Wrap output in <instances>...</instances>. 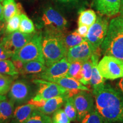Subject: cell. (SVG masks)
<instances>
[{
    "instance_id": "cell-6",
    "label": "cell",
    "mask_w": 123,
    "mask_h": 123,
    "mask_svg": "<svg viewBox=\"0 0 123 123\" xmlns=\"http://www.w3.org/2000/svg\"><path fill=\"white\" fill-rule=\"evenodd\" d=\"M108 26V19L102 15H99L97 17L94 24L89 27L86 39L91 46L93 51L100 49V46L107 35Z\"/></svg>"
},
{
    "instance_id": "cell-32",
    "label": "cell",
    "mask_w": 123,
    "mask_h": 123,
    "mask_svg": "<svg viewBox=\"0 0 123 123\" xmlns=\"http://www.w3.org/2000/svg\"><path fill=\"white\" fill-rule=\"evenodd\" d=\"M20 22H21V14H17L10 18L7 22L6 33L8 34L18 30Z\"/></svg>"
},
{
    "instance_id": "cell-14",
    "label": "cell",
    "mask_w": 123,
    "mask_h": 123,
    "mask_svg": "<svg viewBox=\"0 0 123 123\" xmlns=\"http://www.w3.org/2000/svg\"><path fill=\"white\" fill-rule=\"evenodd\" d=\"M94 3L97 10L107 17L113 16L120 12V0H94Z\"/></svg>"
},
{
    "instance_id": "cell-41",
    "label": "cell",
    "mask_w": 123,
    "mask_h": 123,
    "mask_svg": "<svg viewBox=\"0 0 123 123\" xmlns=\"http://www.w3.org/2000/svg\"><path fill=\"white\" fill-rule=\"evenodd\" d=\"M120 12L123 15V0H120Z\"/></svg>"
},
{
    "instance_id": "cell-22",
    "label": "cell",
    "mask_w": 123,
    "mask_h": 123,
    "mask_svg": "<svg viewBox=\"0 0 123 123\" xmlns=\"http://www.w3.org/2000/svg\"><path fill=\"white\" fill-rule=\"evenodd\" d=\"M63 39L67 50L71 47L78 45L86 40L85 38L80 36L76 31L70 34H64Z\"/></svg>"
},
{
    "instance_id": "cell-12",
    "label": "cell",
    "mask_w": 123,
    "mask_h": 123,
    "mask_svg": "<svg viewBox=\"0 0 123 123\" xmlns=\"http://www.w3.org/2000/svg\"><path fill=\"white\" fill-rule=\"evenodd\" d=\"M70 65V63L67 58L64 57L51 66L47 67L45 71L38 74V76L41 79L47 81L66 76Z\"/></svg>"
},
{
    "instance_id": "cell-43",
    "label": "cell",
    "mask_w": 123,
    "mask_h": 123,
    "mask_svg": "<svg viewBox=\"0 0 123 123\" xmlns=\"http://www.w3.org/2000/svg\"><path fill=\"white\" fill-rule=\"evenodd\" d=\"M4 0H0V2H1V1H3Z\"/></svg>"
},
{
    "instance_id": "cell-37",
    "label": "cell",
    "mask_w": 123,
    "mask_h": 123,
    "mask_svg": "<svg viewBox=\"0 0 123 123\" xmlns=\"http://www.w3.org/2000/svg\"><path fill=\"white\" fill-rule=\"evenodd\" d=\"M117 86L119 88V90L123 94V76L117 83Z\"/></svg>"
},
{
    "instance_id": "cell-11",
    "label": "cell",
    "mask_w": 123,
    "mask_h": 123,
    "mask_svg": "<svg viewBox=\"0 0 123 123\" xmlns=\"http://www.w3.org/2000/svg\"><path fill=\"white\" fill-rule=\"evenodd\" d=\"M72 98L77 111L76 120L78 121H81L86 115L95 109L93 97L87 91H80Z\"/></svg>"
},
{
    "instance_id": "cell-17",
    "label": "cell",
    "mask_w": 123,
    "mask_h": 123,
    "mask_svg": "<svg viewBox=\"0 0 123 123\" xmlns=\"http://www.w3.org/2000/svg\"><path fill=\"white\" fill-rule=\"evenodd\" d=\"M35 109L34 106L29 103L18 106L14 109L13 117L9 123H24Z\"/></svg>"
},
{
    "instance_id": "cell-1",
    "label": "cell",
    "mask_w": 123,
    "mask_h": 123,
    "mask_svg": "<svg viewBox=\"0 0 123 123\" xmlns=\"http://www.w3.org/2000/svg\"><path fill=\"white\" fill-rule=\"evenodd\" d=\"M95 109L105 122L123 123V94L109 84L93 89Z\"/></svg>"
},
{
    "instance_id": "cell-23",
    "label": "cell",
    "mask_w": 123,
    "mask_h": 123,
    "mask_svg": "<svg viewBox=\"0 0 123 123\" xmlns=\"http://www.w3.org/2000/svg\"><path fill=\"white\" fill-rule=\"evenodd\" d=\"M97 15L92 10H86L80 13L78 18V26L86 25L90 27L96 21Z\"/></svg>"
},
{
    "instance_id": "cell-24",
    "label": "cell",
    "mask_w": 123,
    "mask_h": 123,
    "mask_svg": "<svg viewBox=\"0 0 123 123\" xmlns=\"http://www.w3.org/2000/svg\"><path fill=\"white\" fill-rule=\"evenodd\" d=\"M24 123H53L52 119L47 115L42 113L37 109L32 112L31 115Z\"/></svg>"
},
{
    "instance_id": "cell-16",
    "label": "cell",
    "mask_w": 123,
    "mask_h": 123,
    "mask_svg": "<svg viewBox=\"0 0 123 123\" xmlns=\"http://www.w3.org/2000/svg\"><path fill=\"white\" fill-rule=\"evenodd\" d=\"M99 50L100 49H98L93 52L91 57V60L92 63V68L91 78L90 84L93 87V89L97 88L103 86L104 84V82H105L104 78L101 76L98 68V64L99 63L98 61L100 55Z\"/></svg>"
},
{
    "instance_id": "cell-20",
    "label": "cell",
    "mask_w": 123,
    "mask_h": 123,
    "mask_svg": "<svg viewBox=\"0 0 123 123\" xmlns=\"http://www.w3.org/2000/svg\"><path fill=\"white\" fill-rule=\"evenodd\" d=\"M14 104L7 99L0 101V123H9L13 117Z\"/></svg>"
},
{
    "instance_id": "cell-3",
    "label": "cell",
    "mask_w": 123,
    "mask_h": 123,
    "mask_svg": "<svg viewBox=\"0 0 123 123\" xmlns=\"http://www.w3.org/2000/svg\"><path fill=\"white\" fill-rule=\"evenodd\" d=\"M64 34L48 30L42 31V52L47 67L66 56L67 49L63 39Z\"/></svg>"
},
{
    "instance_id": "cell-33",
    "label": "cell",
    "mask_w": 123,
    "mask_h": 123,
    "mask_svg": "<svg viewBox=\"0 0 123 123\" xmlns=\"http://www.w3.org/2000/svg\"><path fill=\"white\" fill-rule=\"evenodd\" d=\"M53 123H70V120L62 109H59L53 113L52 117Z\"/></svg>"
},
{
    "instance_id": "cell-7",
    "label": "cell",
    "mask_w": 123,
    "mask_h": 123,
    "mask_svg": "<svg viewBox=\"0 0 123 123\" xmlns=\"http://www.w3.org/2000/svg\"><path fill=\"white\" fill-rule=\"evenodd\" d=\"M100 73L104 79L115 80L123 76V61L104 55L98 64Z\"/></svg>"
},
{
    "instance_id": "cell-8",
    "label": "cell",
    "mask_w": 123,
    "mask_h": 123,
    "mask_svg": "<svg viewBox=\"0 0 123 123\" xmlns=\"http://www.w3.org/2000/svg\"><path fill=\"white\" fill-rule=\"evenodd\" d=\"M33 83L38 86L37 93L32 98L33 100H47L55 97L66 94L68 91V90L59 84L43 79H35L33 80Z\"/></svg>"
},
{
    "instance_id": "cell-40",
    "label": "cell",
    "mask_w": 123,
    "mask_h": 123,
    "mask_svg": "<svg viewBox=\"0 0 123 123\" xmlns=\"http://www.w3.org/2000/svg\"><path fill=\"white\" fill-rule=\"evenodd\" d=\"M57 1L62 3H71L76 2L78 0H57Z\"/></svg>"
},
{
    "instance_id": "cell-15",
    "label": "cell",
    "mask_w": 123,
    "mask_h": 123,
    "mask_svg": "<svg viewBox=\"0 0 123 123\" xmlns=\"http://www.w3.org/2000/svg\"><path fill=\"white\" fill-rule=\"evenodd\" d=\"M68 98V94L67 92L66 94L47 100L42 107L37 109L46 115L53 114L56 111L61 108L64 104H65L66 101Z\"/></svg>"
},
{
    "instance_id": "cell-39",
    "label": "cell",
    "mask_w": 123,
    "mask_h": 123,
    "mask_svg": "<svg viewBox=\"0 0 123 123\" xmlns=\"http://www.w3.org/2000/svg\"><path fill=\"white\" fill-rule=\"evenodd\" d=\"M5 22L0 21V38L4 34L5 31Z\"/></svg>"
},
{
    "instance_id": "cell-25",
    "label": "cell",
    "mask_w": 123,
    "mask_h": 123,
    "mask_svg": "<svg viewBox=\"0 0 123 123\" xmlns=\"http://www.w3.org/2000/svg\"><path fill=\"white\" fill-rule=\"evenodd\" d=\"M18 31L26 34H32L35 32L33 22L25 14H21V22Z\"/></svg>"
},
{
    "instance_id": "cell-5",
    "label": "cell",
    "mask_w": 123,
    "mask_h": 123,
    "mask_svg": "<svg viewBox=\"0 0 123 123\" xmlns=\"http://www.w3.org/2000/svg\"><path fill=\"white\" fill-rule=\"evenodd\" d=\"M68 25L67 19L58 10L51 6H48L44 9L37 23L38 29H43V30L62 34L66 33Z\"/></svg>"
},
{
    "instance_id": "cell-27",
    "label": "cell",
    "mask_w": 123,
    "mask_h": 123,
    "mask_svg": "<svg viewBox=\"0 0 123 123\" xmlns=\"http://www.w3.org/2000/svg\"><path fill=\"white\" fill-rule=\"evenodd\" d=\"M92 63L91 58L85 62L83 63L81 66V75L82 78L80 82L84 86L90 84L92 75Z\"/></svg>"
},
{
    "instance_id": "cell-10",
    "label": "cell",
    "mask_w": 123,
    "mask_h": 123,
    "mask_svg": "<svg viewBox=\"0 0 123 123\" xmlns=\"http://www.w3.org/2000/svg\"><path fill=\"white\" fill-rule=\"evenodd\" d=\"M34 33L26 34L21 33L18 30L15 31L8 34L3 38L1 42L7 53L13 56L17 51L30 41Z\"/></svg>"
},
{
    "instance_id": "cell-26",
    "label": "cell",
    "mask_w": 123,
    "mask_h": 123,
    "mask_svg": "<svg viewBox=\"0 0 123 123\" xmlns=\"http://www.w3.org/2000/svg\"><path fill=\"white\" fill-rule=\"evenodd\" d=\"M0 73L11 76H17L19 74L13 61L8 59L0 61Z\"/></svg>"
},
{
    "instance_id": "cell-13",
    "label": "cell",
    "mask_w": 123,
    "mask_h": 123,
    "mask_svg": "<svg viewBox=\"0 0 123 123\" xmlns=\"http://www.w3.org/2000/svg\"><path fill=\"white\" fill-rule=\"evenodd\" d=\"M93 52L91 46L86 39L78 45L69 49L66 57L70 63L79 62L83 63L90 59Z\"/></svg>"
},
{
    "instance_id": "cell-35",
    "label": "cell",
    "mask_w": 123,
    "mask_h": 123,
    "mask_svg": "<svg viewBox=\"0 0 123 123\" xmlns=\"http://www.w3.org/2000/svg\"><path fill=\"white\" fill-rule=\"evenodd\" d=\"M12 55L7 53L2 43L0 42V61L1 60L7 59L9 58H12Z\"/></svg>"
},
{
    "instance_id": "cell-2",
    "label": "cell",
    "mask_w": 123,
    "mask_h": 123,
    "mask_svg": "<svg viewBox=\"0 0 123 123\" xmlns=\"http://www.w3.org/2000/svg\"><path fill=\"white\" fill-rule=\"evenodd\" d=\"M104 55L111 56L123 61V15L113 18L101 45Z\"/></svg>"
},
{
    "instance_id": "cell-42",
    "label": "cell",
    "mask_w": 123,
    "mask_h": 123,
    "mask_svg": "<svg viewBox=\"0 0 123 123\" xmlns=\"http://www.w3.org/2000/svg\"><path fill=\"white\" fill-rule=\"evenodd\" d=\"M6 99V97L4 95H2L0 93V101L4 100Z\"/></svg>"
},
{
    "instance_id": "cell-30",
    "label": "cell",
    "mask_w": 123,
    "mask_h": 123,
    "mask_svg": "<svg viewBox=\"0 0 123 123\" xmlns=\"http://www.w3.org/2000/svg\"><path fill=\"white\" fill-rule=\"evenodd\" d=\"M13 81V76L0 73V93L5 95L9 92Z\"/></svg>"
},
{
    "instance_id": "cell-38",
    "label": "cell",
    "mask_w": 123,
    "mask_h": 123,
    "mask_svg": "<svg viewBox=\"0 0 123 123\" xmlns=\"http://www.w3.org/2000/svg\"><path fill=\"white\" fill-rule=\"evenodd\" d=\"M0 21L1 22H5V20L4 17V12H3V5L0 3Z\"/></svg>"
},
{
    "instance_id": "cell-19",
    "label": "cell",
    "mask_w": 123,
    "mask_h": 123,
    "mask_svg": "<svg viewBox=\"0 0 123 123\" xmlns=\"http://www.w3.org/2000/svg\"><path fill=\"white\" fill-rule=\"evenodd\" d=\"M4 17L5 21L17 14H21L22 7L19 4H17L15 0H4L2 1Z\"/></svg>"
},
{
    "instance_id": "cell-18",
    "label": "cell",
    "mask_w": 123,
    "mask_h": 123,
    "mask_svg": "<svg viewBox=\"0 0 123 123\" xmlns=\"http://www.w3.org/2000/svg\"><path fill=\"white\" fill-rule=\"evenodd\" d=\"M50 81L55 83L67 90H79L90 91V90L83 85L79 81L70 77L64 76L58 79H52Z\"/></svg>"
},
{
    "instance_id": "cell-31",
    "label": "cell",
    "mask_w": 123,
    "mask_h": 123,
    "mask_svg": "<svg viewBox=\"0 0 123 123\" xmlns=\"http://www.w3.org/2000/svg\"><path fill=\"white\" fill-rule=\"evenodd\" d=\"M81 123H105L103 118L95 109L84 117Z\"/></svg>"
},
{
    "instance_id": "cell-36",
    "label": "cell",
    "mask_w": 123,
    "mask_h": 123,
    "mask_svg": "<svg viewBox=\"0 0 123 123\" xmlns=\"http://www.w3.org/2000/svg\"><path fill=\"white\" fill-rule=\"evenodd\" d=\"M12 61H13L14 65L15 68L18 72V73H21L23 68H24V63L22 61H19V60H13Z\"/></svg>"
},
{
    "instance_id": "cell-21",
    "label": "cell",
    "mask_w": 123,
    "mask_h": 123,
    "mask_svg": "<svg viewBox=\"0 0 123 123\" xmlns=\"http://www.w3.org/2000/svg\"><path fill=\"white\" fill-rule=\"evenodd\" d=\"M47 68L45 64L37 61H32L25 63L21 74L38 75L43 73Z\"/></svg>"
},
{
    "instance_id": "cell-44",
    "label": "cell",
    "mask_w": 123,
    "mask_h": 123,
    "mask_svg": "<svg viewBox=\"0 0 123 123\" xmlns=\"http://www.w3.org/2000/svg\"><path fill=\"white\" fill-rule=\"evenodd\" d=\"M105 123H107V122H105Z\"/></svg>"
},
{
    "instance_id": "cell-29",
    "label": "cell",
    "mask_w": 123,
    "mask_h": 123,
    "mask_svg": "<svg viewBox=\"0 0 123 123\" xmlns=\"http://www.w3.org/2000/svg\"><path fill=\"white\" fill-rule=\"evenodd\" d=\"M64 111L70 121H74L77 119V111L72 97L68 98L66 101Z\"/></svg>"
},
{
    "instance_id": "cell-4",
    "label": "cell",
    "mask_w": 123,
    "mask_h": 123,
    "mask_svg": "<svg viewBox=\"0 0 123 123\" xmlns=\"http://www.w3.org/2000/svg\"><path fill=\"white\" fill-rule=\"evenodd\" d=\"M42 31L35 32L30 41L12 56V60H19L24 63L37 61L44 64L42 48Z\"/></svg>"
},
{
    "instance_id": "cell-28",
    "label": "cell",
    "mask_w": 123,
    "mask_h": 123,
    "mask_svg": "<svg viewBox=\"0 0 123 123\" xmlns=\"http://www.w3.org/2000/svg\"><path fill=\"white\" fill-rule=\"evenodd\" d=\"M81 66L82 63L79 62L70 63L68 73L66 76L74 78L78 81H80L82 78L81 75Z\"/></svg>"
},
{
    "instance_id": "cell-9",
    "label": "cell",
    "mask_w": 123,
    "mask_h": 123,
    "mask_svg": "<svg viewBox=\"0 0 123 123\" xmlns=\"http://www.w3.org/2000/svg\"><path fill=\"white\" fill-rule=\"evenodd\" d=\"M8 92L9 100L17 105L28 102L34 95L33 87L25 79L17 80L13 83Z\"/></svg>"
},
{
    "instance_id": "cell-34",
    "label": "cell",
    "mask_w": 123,
    "mask_h": 123,
    "mask_svg": "<svg viewBox=\"0 0 123 123\" xmlns=\"http://www.w3.org/2000/svg\"><path fill=\"white\" fill-rule=\"evenodd\" d=\"M89 30V27L86 25H80L78 26V28L76 29V31L82 37L85 38L87 36Z\"/></svg>"
}]
</instances>
